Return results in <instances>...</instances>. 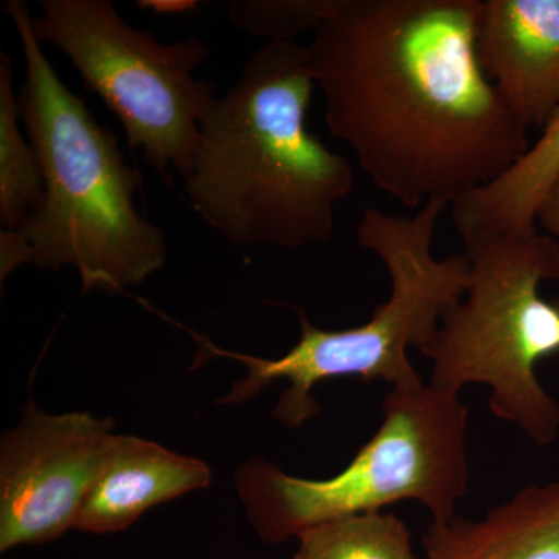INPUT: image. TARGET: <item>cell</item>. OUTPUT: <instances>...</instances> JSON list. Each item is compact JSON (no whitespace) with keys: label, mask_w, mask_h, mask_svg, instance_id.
<instances>
[{"label":"cell","mask_w":559,"mask_h":559,"mask_svg":"<svg viewBox=\"0 0 559 559\" xmlns=\"http://www.w3.org/2000/svg\"><path fill=\"white\" fill-rule=\"evenodd\" d=\"M480 3L342 0L307 46L331 135L407 209L454 204L532 145L477 57Z\"/></svg>","instance_id":"1"},{"label":"cell","mask_w":559,"mask_h":559,"mask_svg":"<svg viewBox=\"0 0 559 559\" xmlns=\"http://www.w3.org/2000/svg\"><path fill=\"white\" fill-rule=\"evenodd\" d=\"M314 87L307 46L270 43L202 121L187 198L230 245L305 249L334 234L355 171L308 128Z\"/></svg>","instance_id":"2"},{"label":"cell","mask_w":559,"mask_h":559,"mask_svg":"<svg viewBox=\"0 0 559 559\" xmlns=\"http://www.w3.org/2000/svg\"><path fill=\"white\" fill-rule=\"evenodd\" d=\"M24 53L21 119L43 167L44 200L21 227L0 231V280L25 264L80 275L81 293L124 294L164 267V230L135 207L142 175L119 140L62 83L22 0L5 3Z\"/></svg>","instance_id":"3"},{"label":"cell","mask_w":559,"mask_h":559,"mask_svg":"<svg viewBox=\"0 0 559 559\" xmlns=\"http://www.w3.org/2000/svg\"><path fill=\"white\" fill-rule=\"evenodd\" d=\"M448 202L429 201L414 216L393 215L367 207L356 227L359 246L384 263L390 296L374 308L366 323L347 330L312 325L304 308H297L300 340L278 359L257 358L229 352L197 331L187 330L201 356L238 360L248 377L235 382L219 404L237 406L260 395L277 381H288L272 415L282 425L299 428L318 417L320 407L312 388L337 378L384 381L392 388L419 384L421 374L409 359V348L425 347L441 320L465 296L469 261L465 255L436 259L433 235Z\"/></svg>","instance_id":"4"},{"label":"cell","mask_w":559,"mask_h":559,"mask_svg":"<svg viewBox=\"0 0 559 559\" xmlns=\"http://www.w3.org/2000/svg\"><path fill=\"white\" fill-rule=\"evenodd\" d=\"M374 436L336 476L301 479L267 460L238 468L235 484L261 539L282 544L323 522L380 513L404 500L421 503L432 521L457 516L468 495L469 409L430 382L392 388Z\"/></svg>","instance_id":"5"},{"label":"cell","mask_w":559,"mask_h":559,"mask_svg":"<svg viewBox=\"0 0 559 559\" xmlns=\"http://www.w3.org/2000/svg\"><path fill=\"white\" fill-rule=\"evenodd\" d=\"M469 261L465 296L419 352L432 364L430 384L459 395L487 385L488 407L538 447L559 436V403L536 367L559 353V310L540 296L559 278V242L547 234L463 238Z\"/></svg>","instance_id":"6"},{"label":"cell","mask_w":559,"mask_h":559,"mask_svg":"<svg viewBox=\"0 0 559 559\" xmlns=\"http://www.w3.org/2000/svg\"><path fill=\"white\" fill-rule=\"evenodd\" d=\"M32 27L57 47L121 121L128 143L173 183L189 178L215 84L194 79L210 58L205 40L160 43L120 16L109 0H44Z\"/></svg>","instance_id":"7"},{"label":"cell","mask_w":559,"mask_h":559,"mask_svg":"<svg viewBox=\"0 0 559 559\" xmlns=\"http://www.w3.org/2000/svg\"><path fill=\"white\" fill-rule=\"evenodd\" d=\"M116 421L51 415L28 401L0 447V550L46 544L76 528Z\"/></svg>","instance_id":"8"},{"label":"cell","mask_w":559,"mask_h":559,"mask_svg":"<svg viewBox=\"0 0 559 559\" xmlns=\"http://www.w3.org/2000/svg\"><path fill=\"white\" fill-rule=\"evenodd\" d=\"M476 49L521 123L546 127L559 110V0H481Z\"/></svg>","instance_id":"9"},{"label":"cell","mask_w":559,"mask_h":559,"mask_svg":"<svg viewBox=\"0 0 559 559\" xmlns=\"http://www.w3.org/2000/svg\"><path fill=\"white\" fill-rule=\"evenodd\" d=\"M210 480L212 473L201 460L154 441L112 433L76 530L95 535L121 532L145 511L209 487Z\"/></svg>","instance_id":"10"},{"label":"cell","mask_w":559,"mask_h":559,"mask_svg":"<svg viewBox=\"0 0 559 559\" xmlns=\"http://www.w3.org/2000/svg\"><path fill=\"white\" fill-rule=\"evenodd\" d=\"M426 559H559V477L528 485L481 520L430 522Z\"/></svg>","instance_id":"11"},{"label":"cell","mask_w":559,"mask_h":559,"mask_svg":"<svg viewBox=\"0 0 559 559\" xmlns=\"http://www.w3.org/2000/svg\"><path fill=\"white\" fill-rule=\"evenodd\" d=\"M559 175V110L509 171L451 205L463 238L479 234L530 237L538 210Z\"/></svg>","instance_id":"12"},{"label":"cell","mask_w":559,"mask_h":559,"mask_svg":"<svg viewBox=\"0 0 559 559\" xmlns=\"http://www.w3.org/2000/svg\"><path fill=\"white\" fill-rule=\"evenodd\" d=\"M20 97L14 94L9 55L0 53V223L14 230L44 200L43 167L31 140L22 134Z\"/></svg>","instance_id":"13"},{"label":"cell","mask_w":559,"mask_h":559,"mask_svg":"<svg viewBox=\"0 0 559 559\" xmlns=\"http://www.w3.org/2000/svg\"><path fill=\"white\" fill-rule=\"evenodd\" d=\"M294 559H415L411 530L393 513H366L301 532Z\"/></svg>","instance_id":"14"},{"label":"cell","mask_w":559,"mask_h":559,"mask_svg":"<svg viewBox=\"0 0 559 559\" xmlns=\"http://www.w3.org/2000/svg\"><path fill=\"white\" fill-rule=\"evenodd\" d=\"M341 5L342 0H231L227 13L249 35L270 43H294L318 31Z\"/></svg>","instance_id":"15"},{"label":"cell","mask_w":559,"mask_h":559,"mask_svg":"<svg viewBox=\"0 0 559 559\" xmlns=\"http://www.w3.org/2000/svg\"><path fill=\"white\" fill-rule=\"evenodd\" d=\"M536 223L540 224L547 235L559 240V175L540 204Z\"/></svg>","instance_id":"16"},{"label":"cell","mask_w":559,"mask_h":559,"mask_svg":"<svg viewBox=\"0 0 559 559\" xmlns=\"http://www.w3.org/2000/svg\"><path fill=\"white\" fill-rule=\"evenodd\" d=\"M138 5L140 9L153 10L156 13L171 14L194 10L198 3L190 2V0H143V2H138Z\"/></svg>","instance_id":"17"},{"label":"cell","mask_w":559,"mask_h":559,"mask_svg":"<svg viewBox=\"0 0 559 559\" xmlns=\"http://www.w3.org/2000/svg\"><path fill=\"white\" fill-rule=\"evenodd\" d=\"M550 301H551V304H554V305H555V307H557V308H558V310H559V294H557V296H555V297H554V299H551Z\"/></svg>","instance_id":"18"}]
</instances>
